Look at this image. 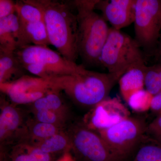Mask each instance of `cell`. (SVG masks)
Returning a JSON list of instances; mask_svg holds the SVG:
<instances>
[{
  "instance_id": "cell-1",
  "label": "cell",
  "mask_w": 161,
  "mask_h": 161,
  "mask_svg": "<svg viewBox=\"0 0 161 161\" xmlns=\"http://www.w3.org/2000/svg\"><path fill=\"white\" fill-rule=\"evenodd\" d=\"M43 15L50 44L67 60L76 63L78 56V22L73 1L25 0Z\"/></svg>"
},
{
  "instance_id": "cell-27",
  "label": "cell",
  "mask_w": 161,
  "mask_h": 161,
  "mask_svg": "<svg viewBox=\"0 0 161 161\" xmlns=\"http://www.w3.org/2000/svg\"><path fill=\"white\" fill-rule=\"evenodd\" d=\"M150 110L157 116L161 115V92L153 95Z\"/></svg>"
},
{
  "instance_id": "cell-20",
  "label": "cell",
  "mask_w": 161,
  "mask_h": 161,
  "mask_svg": "<svg viewBox=\"0 0 161 161\" xmlns=\"http://www.w3.org/2000/svg\"><path fill=\"white\" fill-rule=\"evenodd\" d=\"M146 134L141 141L132 161H161V143L156 139Z\"/></svg>"
},
{
  "instance_id": "cell-23",
  "label": "cell",
  "mask_w": 161,
  "mask_h": 161,
  "mask_svg": "<svg viewBox=\"0 0 161 161\" xmlns=\"http://www.w3.org/2000/svg\"><path fill=\"white\" fill-rule=\"evenodd\" d=\"M145 86L146 90L153 95L161 92V60L152 66H147Z\"/></svg>"
},
{
  "instance_id": "cell-30",
  "label": "cell",
  "mask_w": 161,
  "mask_h": 161,
  "mask_svg": "<svg viewBox=\"0 0 161 161\" xmlns=\"http://www.w3.org/2000/svg\"><path fill=\"white\" fill-rule=\"evenodd\" d=\"M154 138L156 139L157 140H158L159 142L161 143V135L157 136H153Z\"/></svg>"
},
{
  "instance_id": "cell-2",
  "label": "cell",
  "mask_w": 161,
  "mask_h": 161,
  "mask_svg": "<svg viewBox=\"0 0 161 161\" xmlns=\"http://www.w3.org/2000/svg\"><path fill=\"white\" fill-rule=\"evenodd\" d=\"M120 78L111 73L89 70L84 66L75 74L46 80L53 90L64 92L79 106L91 109L108 97Z\"/></svg>"
},
{
  "instance_id": "cell-28",
  "label": "cell",
  "mask_w": 161,
  "mask_h": 161,
  "mask_svg": "<svg viewBox=\"0 0 161 161\" xmlns=\"http://www.w3.org/2000/svg\"><path fill=\"white\" fill-rule=\"evenodd\" d=\"M56 161H77L70 151H68L62 154V156Z\"/></svg>"
},
{
  "instance_id": "cell-29",
  "label": "cell",
  "mask_w": 161,
  "mask_h": 161,
  "mask_svg": "<svg viewBox=\"0 0 161 161\" xmlns=\"http://www.w3.org/2000/svg\"><path fill=\"white\" fill-rule=\"evenodd\" d=\"M157 52L158 53V56H159L161 60V33L159 40Z\"/></svg>"
},
{
  "instance_id": "cell-12",
  "label": "cell",
  "mask_w": 161,
  "mask_h": 161,
  "mask_svg": "<svg viewBox=\"0 0 161 161\" xmlns=\"http://www.w3.org/2000/svg\"><path fill=\"white\" fill-rule=\"evenodd\" d=\"M136 3V0H99L95 9L102 12L112 27L120 30L134 23Z\"/></svg>"
},
{
  "instance_id": "cell-7",
  "label": "cell",
  "mask_w": 161,
  "mask_h": 161,
  "mask_svg": "<svg viewBox=\"0 0 161 161\" xmlns=\"http://www.w3.org/2000/svg\"><path fill=\"white\" fill-rule=\"evenodd\" d=\"M71 152L79 161H118L98 132L88 128L82 121L68 126Z\"/></svg>"
},
{
  "instance_id": "cell-24",
  "label": "cell",
  "mask_w": 161,
  "mask_h": 161,
  "mask_svg": "<svg viewBox=\"0 0 161 161\" xmlns=\"http://www.w3.org/2000/svg\"><path fill=\"white\" fill-rule=\"evenodd\" d=\"M153 97L151 93L144 89L133 94L127 103L135 112H146L151 108Z\"/></svg>"
},
{
  "instance_id": "cell-26",
  "label": "cell",
  "mask_w": 161,
  "mask_h": 161,
  "mask_svg": "<svg viewBox=\"0 0 161 161\" xmlns=\"http://www.w3.org/2000/svg\"><path fill=\"white\" fill-rule=\"evenodd\" d=\"M147 132L153 136L161 134V115L157 116L147 127Z\"/></svg>"
},
{
  "instance_id": "cell-6",
  "label": "cell",
  "mask_w": 161,
  "mask_h": 161,
  "mask_svg": "<svg viewBox=\"0 0 161 161\" xmlns=\"http://www.w3.org/2000/svg\"><path fill=\"white\" fill-rule=\"evenodd\" d=\"M148 125L144 119H126L107 130L98 132L111 152L120 161L137 149L147 134Z\"/></svg>"
},
{
  "instance_id": "cell-8",
  "label": "cell",
  "mask_w": 161,
  "mask_h": 161,
  "mask_svg": "<svg viewBox=\"0 0 161 161\" xmlns=\"http://www.w3.org/2000/svg\"><path fill=\"white\" fill-rule=\"evenodd\" d=\"M134 23L139 45L145 51L153 50L161 33V0H136Z\"/></svg>"
},
{
  "instance_id": "cell-25",
  "label": "cell",
  "mask_w": 161,
  "mask_h": 161,
  "mask_svg": "<svg viewBox=\"0 0 161 161\" xmlns=\"http://www.w3.org/2000/svg\"><path fill=\"white\" fill-rule=\"evenodd\" d=\"M16 13V2L11 0L0 1V19Z\"/></svg>"
},
{
  "instance_id": "cell-13",
  "label": "cell",
  "mask_w": 161,
  "mask_h": 161,
  "mask_svg": "<svg viewBox=\"0 0 161 161\" xmlns=\"http://www.w3.org/2000/svg\"><path fill=\"white\" fill-rule=\"evenodd\" d=\"M19 22L20 33L18 49L31 44L47 47L50 44L44 20L30 22L19 20Z\"/></svg>"
},
{
  "instance_id": "cell-17",
  "label": "cell",
  "mask_w": 161,
  "mask_h": 161,
  "mask_svg": "<svg viewBox=\"0 0 161 161\" xmlns=\"http://www.w3.org/2000/svg\"><path fill=\"white\" fill-rule=\"evenodd\" d=\"M53 156L30 143L22 142L12 145L9 157L11 161H52Z\"/></svg>"
},
{
  "instance_id": "cell-5",
  "label": "cell",
  "mask_w": 161,
  "mask_h": 161,
  "mask_svg": "<svg viewBox=\"0 0 161 161\" xmlns=\"http://www.w3.org/2000/svg\"><path fill=\"white\" fill-rule=\"evenodd\" d=\"M141 47L129 35L110 27L100 57V64L109 73L121 77L128 69L145 64Z\"/></svg>"
},
{
  "instance_id": "cell-18",
  "label": "cell",
  "mask_w": 161,
  "mask_h": 161,
  "mask_svg": "<svg viewBox=\"0 0 161 161\" xmlns=\"http://www.w3.org/2000/svg\"><path fill=\"white\" fill-rule=\"evenodd\" d=\"M30 143L43 152L54 155L71 152V143L66 129L43 140Z\"/></svg>"
},
{
  "instance_id": "cell-22",
  "label": "cell",
  "mask_w": 161,
  "mask_h": 161,
  "mask_svg": "<svg viewBox=\"0 0 161 161\" xmlns=\"http://www.w3.org/2000/svg\"><path fill=\"white\" fill-rule=\"evenodd\" d=\"M33 114L34 119L38 121L51 124L66 129L69 117V111H55L42 110L36 111Z\"/></svg>"
},
{
  "instance_id": "cell-10",
  "label": "cell",
  "mask_w": 161,
  "mask_h": 161,
  "mask_svg": "<svg viewBox=\"0 0 161 161\" xmlns=\"http://www.w3.org/2000/svg\"><path fill=\"white\" fill-rule=\"evenodd\" d=\"M130 116V111L118 98L108 97L90 109L81 121L88 128L99 132Z\"/></svg>"
},
{
  "instance_id": "cell-3",
  "label": "cell",
  "mask_w": 161,
  "mask_h": 161,
  "mask_svg": "<svg viewBox=\"0 0 161 161\" xmlns=\"http://www.w3.org/2000/svg\"><path fill=\"white\" fill-rule=\"evenodd\" d=\"M98 1H73L78 22V55L90 65L100 64L101 54L110 31L106 21L95 11Z\"/></svg>"
},
{
  "instance_id": "cell-14",
  "label": "cell",
  "mask_w": 161,
  "mask_h": 161,
  "mask_svg": "<svg viewBox=\"0 0 161 161\" xmlns=\"http://www.w3.org/2000/svg\"><path fill=\"white\" fill-rule=\"evenodd\" d=\"M147 65L139 64L128 69L119 80L121 94L126 102L136 92L144 89Z\"/></svg>"
},
{
  "instance_id": "cell-15",
  "label": "cell",
  "mask_w": 161,
  "mask_h": 161,
  "mask_svg": "<svg viewBox=\"0 0 161 161\" xmlns=\"http://www.w3.org/2000/svg\"><path fill=\"white\" fill-rule=\"evenodd\" d=\"M20 24L15 14L0 19V50L15 52L19 47Z\"/></svg>"
},
{
  "instance_id": "cell-31",
  "label": "cell",
  "mask_w": 161,
  "mask_h": 161,
  "mask_svg": "<svg viewBox=\"0 0 161 161\" xmlns=\"http://www.w3.org/2000/svg\"><path fill=\"white\" fill-rule=\"evenodd\" d=\"M1 161H6V160H3V159H1Z\"/></svg>"
},
{
  "instance_id": "cell-4",
  "label": "cell",
  "mask_w": 161,
  "mask_h": 161,
  "mask_svg": "<svg viewBox=\"0 0 161 161\" xmlns=\"http://www.w3.org/2000/svg\"><path fill=\"white\" fill-rule=\"evenodd\" d=\"M15 53L26 71L45 79L72 75L84 66L67 60L47 46L27 45Z\"/></svg>"
},
{
  "instance_id": "cell-9",
  "label": "cell",
  "mask_w": 161,
  "mask_h": 161,
  "mask_svg": "<svg viewBox=\"0 0 161 161\" xmlns=\"http://www.w3.org/2000/svg\"><path fill=\"white\" fill-rule=\"evenodd\" d=\"M0 90L16 105L31 104L54 91L46 79L28 75L14 81L0 84Z\"/></svg>"
},
{
  "instance_id": "cell-11",
  "label": "cell",
  "mask_w": 161,
  "mask_h": 161,
  "mask_svg": "<svg viewBox=\"0 0 161 161\" xmlns=\"http://www.w3.org/2000/svg\"><path fill=\"white\" fill-rule=\"evenodd\" d=\"M16 105L1 98L0 142L3 145L18 143L24 138L26 120L23 113Z\"/></svg>"
},
{
  "instance_id": "cell-16",
  "label": "cell",
  "mask_w": 161,
  "mask_h": 161,
  "mask_svg": "<svg viewBox=\"0 0 161 161\" xmlns=\"http://www.w3.org/2000/svg\"><path fill=\"white\" fill-rule=\"evenodd\" d=\"M25 70L15 52L0 50V84L17 80L26 75Z\"/></svg>"
},
{
  "instance_id": "cell-19",
  "label": "cell",
  "mask_w": 161,
  "mask_h": 161,
  "mask_svg": "<svg viewBox=\"0 0 161 161\" xmlns=\"http://www.w3.org/2000/svg\"><path fill=\"white\" fill-rule=\"evenodd\" d=\"M65 129L51 124L38 121L34 119H29L26 121V137L23 142H32L43 140Z\"/></svg>"
},
{
  "instance_id": "cell-21",
  "label": "cell",
  "mask_w": 161,
  "mask_h": 161,
  "mask_svg": "<svg viewBox=\"0 0 161 161\" xmlns=\"http://www.w3.org/2000/svg\"><path fill=\"white\" fill-rule=\"evenodd\" d=\"M60 92L54 90L30 104L31 112L42 110L69 111Z\"/></svg>"
}]
</instances>
